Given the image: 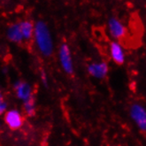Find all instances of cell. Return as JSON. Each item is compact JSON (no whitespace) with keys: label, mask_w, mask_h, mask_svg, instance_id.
Returning <instances> with one entry per match:
<instances>
[{"label":"cell","mask_w":146,"mask_h":146,"mask_svg":"<svg viewBox=\"0 0 146 146\" xmlns=\"http://www.w3.org/2000/svg\"><path fill=\"white\" fill-rule=\"evenodd\" d=\"M41 80H42V83H44L45 86H47V75L44 73V71L41 72Z\"/></svg>","instance_id":"cell-13"},{"label":"cell","mask_w":146,"mask_h":146,"mask_svg":"<svg viewBox=\"0 0 146 146\" xmlns=\"http://www.w3.org/2000/svg\"><path fill=\"white\" fill-rule=\"evenodd\" d=\"M2 99H4V98H3V95H2V91L0 90V100H2Z\"/></svg>","instance_id":"cell-14"},{"label":"cell","mask_w":146,"mask_h":146,"mask_svg":"<svg viewBox=\"0 0 146 146\" xmlns=\"http://www.w3.org/2000/svg\"><path fill=\"white\" fill-rule=\"evenodd\" d=\"M13 90L17 98L23 102L29 100L33 97L32 88L30 84L23 81H17L13 84Z\"/></svg>","instance_id":"cell-3"},{"label":"cell","mask_w":146,"mask_h":146,"mask_svg":"<svg viewBox=\"0 0 146 146\" xmlns=\"http://www.w3.org/2000/svg\"><path fill=\"white\" fill-rule=\"evenodd\" d=\"M110 50L113 61L118 65H121L124 62V52L121 44L115 42H111L110 45Z\"/></svg>","instance_id":"cell-8"},{"label":"cell","mask_w":146,"mask_h":146,"mask_svg":"<svg viewBox=\"0 0 146 146\" xmlns=\"http://www.w3.org/2000/svg\"><path fill=\"white\" fill-rule=\"evenodd\" d=\"M131 116L143 131H146V111L139 105H134L131 107Z\"/></svg>","instance_id":"cell-4"},{"label":"cell","mask_w":146,"mask_h":146,"mask_svg":"<svg viewBox=\"0 0 146 146\" xmlns=\"http://www.w3.org/2000/svg\"><path fill=\"white\" fill-rule=\"evenodd\" d=\"M0 127H1V125H0Z\"/></svg>","instance_id":"cell-15"},{"label":"cell","mask_w":146,"mask_h":146,"mask_svg":"<svg viewBox=\"0 0 146 146\" xmlns=\"http://www.w3.org/2000/svg\"><path fill=\"white\" fill-rule=\"evenodd\" d=\"M108 72V66L106 63H94L89 66V73L97 77V78H104Z\"/></svg>","instance_id":"cell-9"},{"label":"cell","mask_w":146,"mask_h":146,"mask_svg":"<svg viewBox=\"0 0 146 146\" xmlns=\"http://www.w3.org/2000/svg\"><path fill=\"white\" fill-rule=\"evenodd\" d=\"M19 24H20L23 39L25 40L32 39L34 37V33H35V25L33 24V22L28 20H25L21 21Z\"/></svg>","instance_id":"cell-10"},{"label":"cell","mask_w":146,"mask_h":146,"mask_svg":"<svg viewBox=\"0 0 146 146\" xmlns=\"http://www.w3.org/2000/svg\"><path fill=\"white\" fill-rule=\"evenodd\" d=\"M4 121L5 123L13 130L19 129L24 123L23 115L17 109H10L6 111V113L4 114Z\"/></svg>","instance_id":"cell-2"},{"label":"cell","mask_w":146,"mask_h":146,"mask_svg":"<svg viewBox=\"0 0 146 146\" xmlns=\"http://www.w3.org/2000/svg\"><path fill=\"white\" fill-rule=\"evenodd\" d=\"M35 42L44 56H50L53 50V42L47 25L44 21H37L35 24L34 33Z\"/></svg>","instance_id":"cell-1"},{"label":"cell","mask_w":146,"mask_h":146,"mask_svg":"<svg viewBox=\"0 0 146 146\" xmlns=\"http://www.w3.org/2000/svg\"><path fill=\"white\" fill-rule=\"evenodd\" d=\"M7 111V104L5 102L4 99L0 100V115L5 114Z\"/></svg>","instance_id":"cell-12"},{"label":"cell","mask_w":146,"mask_h":146,"mask_svg":"<svg viewBox=\"0 0 146 146\" xmlns=\"http://www.w3.org/2000/svg\"><path fill=\"white\" fill-rule=\"evenodd\" d=\"M110 33L115 39L123 40L127 35V29L124 26L116 19H111L109 21Z\"/></svg>","instance_id":"cell-6"},{"label":"cell","mask_w":146,"mask_h":146,"mask_svg":"<svg viewBox=\"0 0 146 146\" xmlns=\"http://www.w3.org/2000/svg\"><path fill=\"white\" fill-rule=\"evenodd\" d=\"M6 37L10 42H15V44H20V42L23 41V36H22L19 23L11 24L9 27L7 28Z\"/></svg>","instance_id":"cell-7"},{"label":"cell","mask_w":146,"mask_h":146,"mask_svg":"<svg viewBox=\"0 0 146 146\" xmlns=\"http://www.w3.org/2000/svg\"><path fill=\"white\" fill-rule=\"evenodd\" d=\"M59 59L62 65V67L67 74L73 73V63L70 50L66 44H62L59 49Z\"/></svg>","instance_id":"cell-5"},{"label":"cell","mask_w":146,"mask_h":146,"mask_svg":"<svg viewBox=\"0 0 146 146\" xmlns=\"http://www.w3.org/2000/svg\"><path fill=\"white\" fill-rule=\"evenodd\" d=\"M23 109L26 115L29 117H33L36 114V102L34 97L23 102Z\"/></svg>","instance_id":"cell-11"}]
</instances>
